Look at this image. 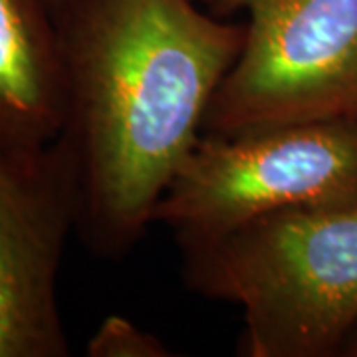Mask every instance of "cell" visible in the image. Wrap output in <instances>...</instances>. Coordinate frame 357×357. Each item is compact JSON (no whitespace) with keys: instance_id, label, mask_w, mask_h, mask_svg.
I'll return each mask as SVG.
<instances>
[{"instance_id":"8","label":"cell","mask_w":357,"mask_h":357,"mask_svg":"<svg viewBox=\"0 0 357 357\" xmlns=\"http://www.w3.org/2000/svg\"><path fill=\"white\" fill-rule=\"evenodd\" d=\"M195 2L204 4V6H211L218 14H229L234 13V10H241V2L243 0H195Z\"/></svg>"},{"instance_id":"9","label":"cell","mask_w":357,"mask_h":357,"mask_svg":"<svg viewBox=\"0 0 357 357\" xmlns=\"http://www.w3.org/2000/svg\"><path fill=\"white\" fill-rule=\"evenodd\" d=\"M340 356L357 357V326L354 328V332L349 333V337H347V342L342 347V354Z\"/></svg>"},{"instance_id":"4","label":"cell","mask_w":357,"mask_h":357,"mask_svg":"<svg viewBox=\"0 0 357 357\" xmlns=\"http://www.w3.org/2000/svg\"><path fill=\"white\" fill-rule=\"evenodd\" d=\"M246 34L203 133L357 119V0H243Z\"/></svg>"},{"instance_id":"10","label":"cell","mask_w":357,"mask_h":357,"mask_svg":"<svg viewBox=\"0 0 357 357\" xmlns=\"http://www.w3.org/2000/svg\"><path fill=\"white\" fill-rule=\"evenodd\" d=\"M56 2H58V0H54V4H56Z\"/></svg>"},{"instance_id":"7","label":"cell","mask_w":357,"mask_h":357,"mask_svg":"<svg viewBox=\"0 0 357 357\" xmlns=\"http://www.w3.org/2000/svg\"><path fill=\"white\" fill-rule=\"evenodd\" d=\"M89 357H167L173 356L159 337L141 330L131 319L109 316L88 342Z\"/></svg>"},{"instance_id":"3","label":"cell","mask_w":357,"mask_h":357,"mask_svg":"<svg viewBox=\"0 0 357 357\" xmlns=\"http://www.w3.org/2000/svg\"><path fill=\"white\" fill-rule=\"evenodd\" d=\"M335 206H357V119L203 133L159 199L153 225L181 246L274 213Z\"/></svg>"},{"instance_id":"5","label":"cell","mask_w":357,"mask_h":357,"mask_svg":"<svg viewBox=\"0 0 357 357\" xmlns=\"http://www.w3.org/2000/svg\"><path fill=\"white\" fill-rule=\"evenodd\" d=\"M76 187L60 145H0V357H68L58 306Z\"/></svg>"},{"instance_id":"6","label":"cell","mask_w":357,"mask_h":357,"mask_svg":"<svg viewBox=\"0 0 357 357\" xmlns=\"http://www.w3.org/2000/svg\"><path fill=\"white\" fill-rule=\"evenodd\" d=\"M64 114L54 0H0V145L46 147Z\"/></svg>"},{"instance_id":"2","label":"cell","mask_w":357,"mask_h":357,"mask_svg":"<svg viewBox=\"0 0 357 357\" xmlns=\"http://www.w3.org/2000/svg\"><path fill=\"white\" fill-rule=\"evenodd\" d=\"M178 248L192 292L243 310V356H340L357 326V206L274 213Z\"/></svg>"},{"instance_id":"1","label":"cell","mask_w":357,"mask_h":357,"mask_svg":"<svg viewBox=\"0 0 357 357\" xmlns=\"http://www.w3.org/2000/svg\"><path fill=\"white\" fill-rule=\"evenodd\" d=\"M64 114L56 137L76 187V236L119 260L201 139L246 24L195 0H58Z\"/></svg>"}]
</instances>
